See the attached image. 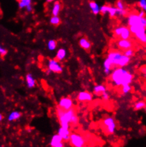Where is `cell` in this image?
Here are the masks:
<instances>
[{
  "mask_svg": "<svg viewBox=\"0 0 146 147\" xmlns=\"http://www.w3.org/2000/svg\"><path fill=\"white\" fill-rule=\"evenodd\" d=\"M67 50L64 48H60L58 49L56 54V58L59 61H63L66 58Z\"/></svg>",
  "mask_w": 146,
  "mask_h": 147,
  "instance_id": "7402d4cb",
  "label": "cell"
},
{
  "mask_svg": "<svg viewBox=\"0 0 146 147\" xmlns=\"http://www.w3.org/2000/svg\"><path fill=\"white\" fill-rule=\"evenodd\" d=\"M114 66L113 65V64L111 63V61L108 59V58H106L104 59V62H103V70H104V73L106 76H110L111 73L112 72L113 68ZM115 68V67H114Z\"/></svg>",
  "mask_w": 146,
  "mask_h": 147,
  "instance_id": "9a60e30c",
  "label": "cell"
},
{
  "mask_svg": "<svg viewBox=\"0 0 146 147\" xmlns=\"http://www.w3.org/2000/svg\"><path fill=\"white\" fill-rule=\"evenodd\" d=\"M17 1H21V0H17Z\"/></svg>",
  "mask_w": 146,
  "mask_h": 147,
  "instance_id": "60d3db41",
  "label": "cell"
},
{
  "mask_svg": "<svg viewBox=\"0 0 146 147\" xmlns=\"http://www.w3.org/2000/svg\"><path fill=\"white\" fill-rule=\"evenodd\" d=\"M70 143L73 147H84L86 141L84 136L79 133H71L69 140Z\"/></svg>",
  "mask_w": 146,
  "mask_h": 147,
  "instance_id": "ba28073f",
  "label": "cell"
},
{
  "mask_svg": "<svg viewBox=\"0 0 146 147\" xmlns=\"http://www.w3.org/2000/svg\"><path fill=\"white\" fill-rule=\"evenodd\" d=\"M58 107L62 108L65 110H69V109H72L74 107V102L72 99L69 97H62L58 101Z\"/></svg>",
  "mask_w": 146,
  "mask_h": 147,
  "instance_id": "8fae6325",
  "label": "cell"
},
{
  "mask_svg": "<svg viewBox=\"0 0 146 147\" xmlns=\"http://www.w3.org/2000/svg\"><path fill=\"white\" fill-rule=\"evenodd\" d=\"M102 127L106 134H113L117 129V123L113 117L106 116L102 119Z\"/></svg>",
  "mask_w": 146,
  "mask_h": 147,
  "instance_id": "277c9868",
  "label": "cell"
},
{
  "mask_svg": "<svg viewBox=\"0 0 146 147\" xmlns=\"http://www.w3.org/2000/svg\"><path fill=\"white\" fill-rule=\"evenodd\" d=\"M61 10V4L59 1H55L51 9V13L53 16H58Z\"/></svg>",
  "mask_w": 146,
  "mask_h": 147,
  "instance_id": "603a6c76",
  "label": "cell"
},
{
  "mask_svg": "<svg viewBox=\"0 0 146 147\" xmlns=\"http://www.w3.org/2000/svg\"><path fill=\"white\" fill-rule=\"evenodd\" d=\"M2 119H3V115H1V114H0V121H2Z\"/></svg>",
  "mask_w": 146,
  "mask_h": 147,
  "instance_id": "f35d334b",
  "label": "cell"
},
{
  "mask_svg": "<svg viewBox=\"0 0 146 147\" xmlns=\"http://www.w3.org/2000/svg\"><path fill=\"white\" fill-rule=\"evenodd\" d=\"M132 90V87L131 85H123V87H121V92L124 95H126V94H129L131 92Z\"/></svg>",
  "mask_w": 146,
  "mask_h": 147,
  "instance_id": "83f0119b",
  "label": "cell"
},
{
  "mask_svg": "<svg viewBox=\"0 0 146 147\" xmlns=\"http://www.w3.org/2000/svg\"><path fill=\"white\" fill-rule=\"evenodd\" d=\"M141 74H142V76L146 79V66L141 67Z\"/></svg>",
  "mask_w": 146,
  "mask_h": 147,
  "instance_id": "d590c367",
  "label": "cell"
},
{
  "mask_svg": "<svg viewBox=\"0 0 146 147\" xmlns=\"http://www.w3.org/2000/svg\"><path fill=\"white\" fill-rule=\"evenodd\" d=\"M78 123H79V117L78 116L75 114V115L73 116L72 121H71V124L73 126H76L78 124Z\"/></svg>",
  "mask_w": 146,
  "mask_h": 147,
  "instance_id": "1f68e13d",
  "label": "cell"
},
{
  "mask_svg": "<svg viewBox=\"0 0 146 147\" xmlns=\"http://www.w3.org/2000/svg\"><path fill=\"white\" fill-rule=\"evenodd\" d=\"M138 4L141 10L146 12V0H138Z\"/></svg>",
  "mask_w": 146,
  "mask_h": 147,
  "instance_id": "4dcf8cb0",
  "label": "cell"
},
{
  "mask_svg": "<svg viewBox=\"0 0 146 147\" xmlns=\"http://www.w3.org/2000/svg\"><path fill=\"white\" fill-rule=\"evenodd\" d=\"M115 7H117L118 9H126L125 4L123 0H117V1L116 2Z\"/></svg>",
  "mask_w": 146,
  "mask_h": 147,
  "instance_id": "f1b7e54d",
  "label": "cell"
},
{
  "mask_svg": "<svg viewBox=\"0 0 146 147\" xmlns=\"http://www.w3.org/2000/svg\"><path fill=\"white\" fill-rule=\"evenodd\" d=\"M110 81L114 87L121 88L123 85H131L134 78L133 73L125 67H115L110 74Z\"/></svg>",
  "mask_w": 146,
  "mask_h": 147,
  "instance_id": "6da1fadb",
  "label": "cell"
},
{
  "mask_svg": "<svg viewBox=\"0 0 146 147\" xmlns=\"http://www.w3.org/2000/svg\"><path fill=\"white\" fill-rule=\"evenodd\" d=\"M126 22L129 27L134 25H142L146 28V16L142 17L138 13H131L128 15Z\"/></svg>",
  "mask_w": 146,
  "mask_h": 147,
  "instance_id": "8992f818",
  "label": "cell"
},
{
  "mask_svg": "<svg viewBox=\"0 0 146 147\" xmlns=\"http://www.w3.org/2000/svg\"><path fill=\"white\" fill-rule=\"evenodd\" d=\"M145 89H146V85H145Z\"/></svg>",
  "mask_w": 146,
  "mask_h": 147,
  "instance_id": "7bdbcfd3",
  "label": "cell"
},
{
  "mask_svg": "<svg viewBox=\"0 0 146 147\" xmlns=\"http://www.w3.org/2000/svg\"><path fill=\"white\" fill-rule=\"evenodd\" d=\"M101 98H102V100H104V101H108L110 98V95L109 94H108V92H107V91L106 92H104V93L101 95Z\"/></svg>",
  "mask_w": 146,
  "mask_h": 147,
  "instance_id": "d6a6232c",
  "label": "cell"
},
{
  "mask_svg": "<svg viewBox=\"0 0 146 147\" xmlns=\"http://www.w3.org/2000/svg\"><path fill=\"white\" fill-rule=\"evenodd\" d=\"M77 100L80 102H89L93 100V96L88 91H81L77 94Z\"/></svg>",
  "mask_w": 146,
  "mask_h": 147,
  "instance_id": "7c38bea8",
  "label": "cell"
},
{
  "mask_svg": "<svg viewBox=\"0 0 146 147\" xmlns=\"http://www.w3.org/2000/svg\"><path fill=\"white\" fill-rule=\"evenodd\" d=\"M89 7L91 11L94 15H97L101 13V7L97 2L94 1H91L89 2Z\"/></svg>",
  "mask_w": 146,
  "mask_h": 147,
  "instance_id": "d6986e66",
  "label": "cell"
},
{
  "mask_svg": "<svg viewBox=\"0 0 146 147\" xmlns=\"http://www.w3.org/2000/svg\"><path fill=\"white\" fill-rule=\"evenodd\" d=\"M31 2H32V0H21L19 1L18 5L21 9H26L29 6L31 5Z\"/></svg>",
  "mask_w": 146,
  "mask_h": 147,
  "instance_id": "484cf974",
  "label": "cell"
},
{
  "mask_svg": "<svg viewBox=\"0 0 146 147\" xmlns=\"http://www.w3.org/2000/svg\"><path fill=\"white\" fill-rule=\"evenodd\" d=\"M21 113L19 111L17 110H14L12 111V112H10L9 114L8 117H7V120L9 122H12V121H17L21 117Z\"/></svg>",
  "mask_w": 146,
  "mask_h": 147,
  "instance_id": "ffe728a7",
  "label": "cell"
},
{
  "mask_svg": "<svg viewBox=\"0 0 146 147\" xmlns=\"http://www.w3.org/2000/svg\"><path fill=\"white\" fill-rule=\"evenodd\" d=\"M133 107L135 110L144 109L146 107V102L143 101V100H138V101L135 102L133 105Z\"/></svg>",
  "mask_w": 146,
  "mask_h": 147,
  "instance_id": "cb8c5ba5",
  "label": "cell"
},
{
  "mask_svg": "<svg viewBox=\"0 0 146 147\" xmlns=\"http://www.w3.org/2000/svg\"><path fill=\"white\" fill-rule=\"evenodd\" d=\"M64 141L58 134L53 135L50 142V147H64Z\"/></svg>",
  "mask_w": 146,
  "mask_h": 147,
  "instance_id": "5bb4252c",
  "label": "cell"
},
{
  "mask_svg": "<svg viewBox=\"0 0 146 147\" xmlns=\"http://www.w3.org/2000/svg\"><path fill=\"white\" fill-rule=\"evenodd\" d=\"M114 34L121 39H130L132 33L130 28L126 26H118L114 29Z\"/></svg>",
  "mask_w": 146,
  "mask_h": 147,
  "instance_id": "52a82bcc",
  "label": "cell"
},
{
  "mask_svg": "<svg viewBox=\"0 0 146 147\" xmlns=\"http://www.w3.org/2000/svg\"><path fill=\"white\" fill-rule=\"evenodd\" d=\"M144 110H145V112H146V107H145V109H144Z\"/></svg>",
  "mask_w": 146,
  "mask_h": 147,
  "instance_id": "ab89813d",
  "label": "cell"
},
{
  "mask_svg": "<svg viewBox=\"0 0 146 147\" xmlns=\"http://www.w3.org/2000/svg\"><path fill=\"white\" fill-rule=\"evenodd\" d=\"M132 34L137 40L143 44H146V28L142 25H134L129 26Z\"/></svg>",
  "mask_w": 146,
  "mask_h": 147,
  "instance_id": "5b68a950",
  "label": "cell"
},
{
  "mask_svg": "<svg viewBox=\"0 0 146 147\" xmlns=\"http://www.w3.org/2000/svg\"><path fill=\"white\" fill-rule=\"evenodd\" d=\"M108 58L114 67H125L131 61V58L126 56L124 53L119 51H111L107 54Z\"/></svg>",
  "mask_w": 146,
  "mask_h": 147,
  "instance_id": "7a4b0ae2",
  "label": "cell"
},
{
  "mask_svg": "<svg viewBox=\"0 0 146 147\" xmlns=\"http://www.w3.org/2000/svg\"><path fill=\"white\" fill-rule=\"evenodd\" d=\"M79 45H80V46L82 49L86 51L90 50L91 47H92L91 42L87 38H84V37H82L81 38H80V40H79Z\"/></svg>",
  "mask_w": 146,
  "mask_h": 147,
  "instance_id": "44dd1931",
  "label": "cell"
},
{
  "mask_svg": "<svg viewBox=\"0 0 146 147\" xmlns=\"http://www.w3.org/2000/svg\"><path fill=\"white\" fill-rule=\"evenodd\" d=\"M123 53H124L126 56L129 57V58H132V57L135 55V51H134L131 48V49H127V50L124 51Z\"/></svg>",
  "mask_w": 146,
  "mask_h": 147,
  "instance_id": "f546056e",
  "label": "cell"
},
{
  "mask_svg": "<svg viewBox=\"0 0 146 147\" xmlns=\"http://www.w3.org/2000/svg\"><path fill=\"white\" fill-rule=\"evenodd\" d=\"M0 147H4V146H1Z\"/></svg>",
  "mask_w": 146,
  "mask_h": 147,
  "instance_id": "b9f144b4",
  "label": "cell"
},
{
  "mask_svg": "<svg viewBox=\"0 0 146 147\" xmlns=\"http://www.w3.org/2000/svg\"><path fill=\"white\" fill-rule=\"evenodd\" d=\"M48 49L50 51H54L57 49V41L55 39H50L47 43Z\"/></svg>",
  "mask_w": 146,
  "mask_h": 147,
  "instance_id": "d4e9b609",
  "label": "cell"
},
{
  "mask_svg": "<svg viewBox=\"0 0 146 147\" xmlns=\"http://www.w3.org/2000/svg\"><path fill=\"white\" fill-rule=\"evenodd\" d=\"M118 9L114 6L104 4L101 6V13L102 14H108V16L111 18H114L117 16Z\"/></svg>",
  "mask_w": 146,
  "mask_h": 147,
  "instance_id": "30bf717a",
  "label": "cell"
},
{
  "mask_svg": "<svg viewBox=\"0 0 146 147\" xmlns=\"http://www.w3.org/2000/svg\"><path fill=\"white\" fill-rule=\"evenodd\" d=\"M61 19L59 16H52L50 19V24L53 26H58L60 24Z\"/></svg>",
  "mask_w": 146,
  "mask_h": 147,
  "instance_id": "4316f807",
  "label": "cell"
},
{
  "mask_svg": "<svg viewBox=\"0 0 146 147\" xmlns=\"http://www.w3.org/2000/svg\"><path fill=\"white\" fill-rule=\"evenodd\" d=\"M48 70L50 73H61L63 71V67L60 63V61L56 58H52L48 60L47 63Z\"/></svg>",
  "mask_w": 146,
  "mask_h": 147,
  "instance_id": "9c48e42d",
  "label": "cell"
},
{
  "mask_svg": "<svg viewBox=\"0 0 146 147\" xmlns=\"http://www.w3.org/2000/svg\"><path fill=\"white\" fill-rule=\"evenodd\" d=\"M55 0H46V2L48 3V4H50V3H53L54 2Z\"/></svg>",
  "mask_w": 146,
  "mask_h": 147,
  "instance_id": "74e56055",
  "label": "cell"
},
{
  "mask_svg": "<svg viewBox=\"0 0 146 147\" xmlns=\"http://www.w3.org/2000/svg\"><path fill=\"white\" fill-rule=\"evenodd\" d=\"M7 53H8V51H7V50L5 48H4L1 46H0V55H1V56H5Z\"/></svg>",
  "mask_w": 146,
  "mask_h": 147,
  "instance_id": "e575fe53",
  "label": "cell"
},
{
  "mask_svg": "<svg viewBox=\"0 0 146 147\" xmlns=\"http://www.w3.org/2000/svg\"><path fill=\"white\" fill-rule=\"evenodd\" d=\"M106 87L104 84H96L93 88V92L97 96H101L104 92H106Z\"/></svg>",
  "mask_w": 146,
  "mask_h": 147,
  "instance_id": "ac0fdd59",
  "label": "cell"
},
{
  "mask_svg": "<svg viewBox=\"0 0 146 147\" xmlns=\"http://www.w3.org/2000/svg\"><path fill=\"white\" fill-rule=\"evenodd\" d=\"M75 114V110L74 108L69 110H65L59 107H57V109H56V115H57L60 125V127H65V128L70 129L71 121Z\"/></svg>",
  "mask_w": 146,
  "mask_h": 147,
  "instance_id": "3957f363",
  "label": "cell"
},
{
  "mask_svg": "<svg viewBox=\"0 0 146 147\" xmlns=\"http://www.w3.org/2000/svg\"><path fill=\"white\" fill-rule=\"evenodd\" d=\"M127 14V11L126 9H118L117 16H120V17H123Z\"/></svg>",
  "mask_w": 146,
  "mask_h": 147,
  "instance_id": "836d02e7",
  "label": "cell"
},
{
  "mask_svg": "<svg viewBox=\"0 0 146 147\" xmlns=\"http://www.w3.org/2000/svg\"><path fill=\"white\" fill-rule=\"evenodd\" d=\"M26 11H27V12H29V13L31 12V11H33V6H32V4H31V5L29 6V7H28L26 9Z\"/></svg>",
  "mask_w": 146,
  "mask_h": 147,
  "instance_id": "8d00e7d4",
  "label": "cell"
},
{
  "mask_svg": "<svg viewBox=\"0 0 146 147\" xmlns=\"http://www.w3.org/2000/svg\"><path fill=\"white\" fill-rule=\"evenodd\" d=\"M58 134L61 136L63 141H69L70 137V129L65 128V127H60L58 130Z\"/></svg>",
  "mask_w": 146,
  "mask_h": 147,
  "instance_id": "2e32d148",
  "label": "cell"
},
{
  "mask_svg": "<svg viewBox=\"0 0 146 147\" xmlns=\"http://www.w3.org/2000/svg\"><path fill=\"white\" fill-rule=\"evenodd\" d=\"M25 80H26V85L28 88L29 89H32L35 86L36 84V81L35 79L34 78L33 76L31 73H27L25 77Z\"/></svg>",
  "mask_w": 146,
  "mask_h": 147,
  "instance_id": "e0dca14e",
  "label": "cell"
},
{
  "mask_svg": "<svg viewBox=\"0 0 146 147\" xmlns=\"http://www.w3.org/2000/svg\"><path fill=\"white\" fill-rule=\"evenodd\" d=\"M132 40L130 39H121L119 38L117 41V46L121 51H126L127 49H131L133 47Z\"/></svg>",
  "mask_w": 146,
  "mask_h": 147,
  "instance_id": "4fadbf2b",
  "label": "cell"
}]
</instances>
